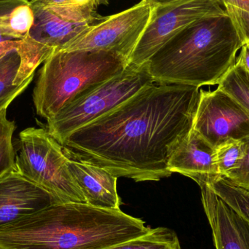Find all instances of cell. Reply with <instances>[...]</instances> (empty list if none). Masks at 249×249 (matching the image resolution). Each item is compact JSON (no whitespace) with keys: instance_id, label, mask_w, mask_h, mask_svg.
Segmentation results:
<instances>
[{"instance_id":"6da1fadb","label":"cell","mask_w":249,"mask_h":249,"mask_svg":"<svg viewBox=\"0 0 249 249\" xmlns=\"http://www.w3.org/2000/svg\"><path fill=\"white\" fill-rule=\"evenodd\" d=\"M199 98L200 88L153 83L71 133L62 146L118 178L159 181L172 174L170 159L193 129Z\"/></svg>"},{"instance_id":"7a4b0ae2","label":"cell","mask_w":249,"mask_h":249,"mask_svg":"<svg viewBox=\"0 0 249 249\" xmlns=\"http://www.w3.org/2000/svg\"><path fill=\"white\" fill-rule=\"evenodd\" d=\"M149 229L121 209L55 203L0 228V249H102Z\"/></svg>"},{"instance_id":"3957f363","label":"cell","mask_w":249,"mask_h":249,"mask_svg":"<svg viewBox=\"0 0 249 249\" xmlns=\"http://www.w3.org/2000/svg\"><path fill=\"white\" fill-rule=\"evenodd\" d=\"M241 45L227 13L209 16L180 31L146 64L156 83L215 86L235 65Z\"/></svg>"},{"instance_id":"277c9868","label":"cell","mask_w":249,"mask_h":249,"mask_svg":"<svg viewBox=\"0 0 249 249\" xmlns=\"http://www.w3.org/2000/svg\"><path fill=\"white\" fill-rule=\"evenodd\" d=\"M128 64L112 53L60 51L44 62L33 92L36 114L47 121L92 88L121 74Z\"/></svg>"},{"instance_id":"5b68a950","label":"cell","mask_w":249,"mask_h":249,"mask_svg":"<svg viewBox=\"0 0 249 249\" xmlns=\"http://www.w3.org/2000/svg\"><path fill=\"white\" fill-rule=\"evenodd\" d=\"M35 20L16 51L20 64L15 85H20L35 74L36 69L53 53L63 51L70 42L105 18L97 12L72 7L32 5Z\"/></svg>"},{"instance_id":"8992f818","label":"cell","mask_w":249,"mask_h":249,"mask_svg":"<svg viewBox=\"0 0 249 249\" xmlns=\"http://www.w3.org/2000/svg\"><path fill=\"white\" fill-rule=\"evenodd\" d=\"M69 158L64 146L47 129L28 127L19 133L15 170L46 190L59 203H86L69 171Z\"/></svg>"},{"instance_id":"52a82bcc","label":"cell","mask_w":249,"mask_h":249,"mask_svg":"<svg viewBox=\"0 0 249 249\" xmlns=\"http://www.w3.org/2000/svg\"><path fill=\"white\" fill-rule=\"evenodd\" d=\"M155 83L146 64L127 65L121 74L92 88L47 121V130L61 145L81 127L109 113L146 86Z\"/></svg>"},{"instance_id":"ba28073f","label":"cell","mask_w":249,"mask_h":249,"mask_svg":"<svg viewBox=\"0 0 249 249\" xmlns=\"http://www.w3.org/2000/svg\"><path fill=\"white\" fill-rule=\"evenodd\" d=\"M153 7L142 0L130 8L105 17L77 36L63 51H102L127 61L146 30Z\"/></svg>"},{"instance_id":"9c48e42d","label":"cell","mask_w":249,"mask_h":249,"mask_svg":"<svg viewBox=\"0 0 249 249\" xmlns=\"http://www.w3.org/2000/svg\"><path fill=\"white\" fill-rule=\"evenodd\" d=\"M226 13L222 0H181L153 7L149 24L133 51L128 65L139 67L146 64L160 48L193 22Z\"/></svg>"},{"instance_id":"30bf717a","label":"cell","mask_w":249,"mask_h":249,"mask_svg":"<svg viewBox=\"0 0 249 249\" xmlns=\"http://www.w3.org/2000/svg\"><path fill=\"white\" fill-rule=\"evenodd\" d=\"M193 129L215 149L229 139L249 137V113L219 88L200 90Z\"/></svg>"},{"instance_id":"8fae6325","label":"cell","mask_w":249,"mask_h":249,"mask_svg":"<svg viewBox=\"0 0 249 249\" xmlns=\"http://www.w3.org/2000/svg\"><path fill=\"white\" fill-rule=\"evenodd\" d=\"M55 203L48 192L16 170L0 178V228Z\"/></svg>"},{"instance_id":"7c38bea8","label":"cell","mask_w":249,"mask_h":249,"mask_svg":"<svg viewBox=\"0 0 249 249\" xmlns=\"http://www.w3.org/2000/svg\"><path fill=\"white\" fill-rule=\"evenodd\" d=\"M201 200L216 249H249V222L209 186L200 184Z\"/></svg>"},{"instance_id":"4fadbf2b","label":"cell","mask_w":249,"mask_h":249,"mask_svg":"<svg viewBox=\"0 0 249 249\" xmlns=\"http://www.w3.org/2000/svg\"><path fill=\"white\" fill-rule=\"evenodd\" d=\"M69 158V171L84 195L86 203L101 209H121V200L117 190L118 177L86 160Z\"/></svg>"},{"instance_id":"5bb4252c","label":"cell","mask_w":249,"mask_h":249,"mask_svg":"<svg viewBox=\"0 0 249 249\" xmlns=\"http://www.w3.org/2000/svg\"><path fill=\"white\" fill-rule=\"evenodd\" d=\"M168 169L172 174L178 173L192 178L198 185L219 176L214 161V148L193 129L174 151Z\"/></svg>"},{"instance_id":"9a60e30c","label":"cell","mask_w":249,"mask_h":249,"mask_svg":"<svg viewBox=\"0 0 249 249\" xmlns=\"http://www.w3.org/2000/svg\"><path fill=\"white\" fill-rule=\"evenodd\" d=\"M20 64V55L16 51L9 53L0 59V111L7 109L13 101L26 90L35 77V74H32L19 86L15 85Z\"/></svg>"},{"instance_id":"2e32d148","label":"cell","mask_w":249,"mask_h":249,"mask_svg":"<svg viewBox=\"0 0 249 249\" xmlns=\"http://www.w3.org/2000/svg\"><path fill=\"white\" fill-rule=\"evenodd\" d=\"M209 186L234 212L249 222V191L234 184L225 177H212Z\"/></svg>"},{"instance_id":"e0dca14e","label":"cell","mask_w":249,"mask_h":249,"mask_svg":"<svg viewBox=\"0 0 249 249\" xmlns=\"http://www.w3.org/2000/svg\"><path fill=\"white\" fill-rule=\"evenodd\" d=\"M180 246L178 236L169 228H150L144 235L102 249H176Z\"/></svg>"},{"instance_id":"ac0fdd59","label":"cell","mask_w":249,"mask_h":249,"mask_svg":"<svg viewBox=\"0 0 249 249\" xmlns=\"http://www.w3.org/2000/svg\"><path fill=\"white\" fill-rule=\"evenodd\" d=\"M35 13L30 2L0 16V35L7 39H22L33 26Z\"/></svg>"},{"instance_id":"d6986e66","label":"cell","mask_w":249,"mask_h":249,"mask_svg":"<svg viewBox=\"0 0 249 249\" xmlns=\"http://www.w3.org/2000/svg\"><path fill=\"white\" fill-rule=\"evenodd\" d=\"M248 145L245 139H229L214 149V161L218 175L226 178L236 170L247 155Z\"/></svg>"},{"instance_id":"ffe728a7","label":"cell","mask_w":249,"mask_h":249,"mask_svg":"<svg viewBox=\"0 0 249 249\" xmlns=\"http://www.w3.org/2000/svg\"><path fill=\"white\" fill-rule=\"evenodd\" d=\"M218 88L249 113V73L242 67L235 64L218 84Z\"/></svg>"},{"instance_id":"44dd1931","label":"cell","mask_w":249,"mask_h":249,"mask_svg":"<svg viewBox=\"0 0 249 249\" xmlns=\"http://www.w3.org/2000/svg\"><path fill=\"white\" fill-rule=\"evenodd\" d=\"M16 129L14 121L7 118V109L0 111V178L16 168V150L13 135Z\"/></svg>"},{"instance_id":"7402d4cb","label":"cell","mask_w":249,"mask_h":249,"mask_svg":"<svg viewBox=\"0 0 249 249\" xmlns=\"http://www.w3.org/2000/svg\"><path fill=\"white\" fill-rule=\"evenodd\" d=\"M32 5L43 7H72L88 12H96L100 5H108L109 0H30Z\"/></svg>"},{"instance_id":"603a6c76","label":"cell","mask_w":249,"mask_h":249,"mask_svg":"<svg viewBox=\"0 0 249 249\" xmlns=\"http://www.w3.org/2000/svg\"><path fill=\"white\" fill-rule=\"evenodd\" d=\"M225 7L241 43L249 42V12L231 4H225Z\"/></svg>"},{"instance_id":"cb8c5ba5","label":"cell","mask_w":249,"mask_h":249,"mask_svg":"<svg viewBox=\"0 0 249 249\" xmlns=\"http://www.w3.org/2000/svg\"><path fill=\"white\" fill-rule=\"evenodd\" d=\"M248 150L240 166L226 177L228 180L249 191V137L245 139Z\"/></svg>"},{"instance_id":"d4e9b609","label":"cell","mask_w":249,"mask_h":249,"mask_svg":"<svg viewBox=\"0 0 249 249\" xmlns=\"http://www.w3.org/2000/svg\"><path fill=\"white\" fill-rule=\"evenodd\" d=\"M29 1V0H0V16L9 13L17 6L26 4ZM4 40H7V39L0 35V42Z\"/></svg>"},{"instance_id":"484cf974","label":"cell","mask_w":249,"mask_h":249,"mask_svg":"<svg viewBox=\"0 0 249 249\" xmlns=\"http://www.w3.org/2000/svg\"><path fill=\"white\" fill-rule=\"evenodd\" d=\"M235 64L249 73V42H244L241 45V52L236 58Z\"/></svg>"},{"instance_id":"4316f807","label":"cell","mask_w":249,"mask_h":249,"mask_svg":"<svg viewBox=\"0 0 249 249\" xmlns=\"http://www.w3.org/2000/svg\"><path fill=\"white\" fill-rule=\"evenodd\" d=\"M20 44V39H7L0 42V59L9 53L16 51Z\"/></svg>"},{"instance_id":"83f0119b","label":"cell","mask_w":249,"mask_h":249,"mask_svg":"<svg viewBox=\"0 0 249 249\" xmlns=\"http://www.w3.org/2000/svg\"><path fill=\"white\" fill-rule=\"evenodd\" d=\"M224 5L231 4L241 10L249 12V0H222Z\"/></svg>"},{"instance_id":"f1b7e54d","label":"cell","mask_w":249,"mask_h":249,"mask_svg":"<svg viewBox=\"0 0 249 249\" xmlns=\"http://www.w3.org/2000/svg\"><path fill=\"white\" fill-rule=\"evenodd\" d=\"M152 7H159V6L167 5L173 4L181 0H146Z\"/></svg>"},{"instance_id":"f546056e","label":"cell","mask_w":249,"mask_h":249,"mask_svg":"<svg viewBox=\"0 0 249 249\" xmlns=\"http://www.w3.org/2000/svg\"><path fill=\"white\" fill-rule=\"evenodd\" d=\"M176 249H181V246H179V247H178V248H177Z\"/></svg>"}]
</instances>
